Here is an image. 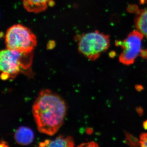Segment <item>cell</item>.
Returning a JSON list of instances; mask_svg holds the SVG:
<instances>
[{"mask_svg": "<svg viewBox=\"0 0 147 147\" xmlns=\"http://www.w3.org/2000/svg\"><path fill=\"white\" fill-rule=\"evenodd\" d=\"M67 107L63 98L48 89L39 92L32 106V114L38 129L53 136L63 124Z\"/></svg>", "mask_w": 147, "mask_h": 147, "instance_id": "cell-1", "label": "cell"}, {"mask_svg": "<svg viewBox=\"0 0 147 147\" xmlns=\"http://www.w3.org/2000/svg\"><path fill=\"white\" fill-rule=\"evenodd\" d=\"M32 53H25L7 49L0 54L1 78L6 80L15 78L30 69L32 62Z\"/></svg>", "mask_w": 147, "mask_h": 147, "instance_id": "cell-2", "label": "cell"}, {"mask_svg": "<svg viewBox=\"0 0 147 147\" xmlns=\"http://www.w3.org/2000/svg\"><path fill=\"white\" fill-rule=\"evenodd\" d=\"M5 40L7 49L22 53H32L37 43L31 30L20 24L13 25L7 30Z\"/></svg>", "mask_w": 147, "mask_h": 147, "instance_id": "cell-3", "label": "cell"}, {"mask_svg": "<svg viewBox=\"0 0 147 147\" xmlns=\"http://www.w3.org/2000/svg\"><path fill=\"white\" fill-rule=\"evenodd\" d=\"M78 40L79 53L92 61L97 59L110 45L109 36L98 31L82 34Z\"/></svg>", "mask_w": 147, "mask_h": 147, "instance_id": "cell-4", "label": "cell"}, {"mask_svg": "<svg viewBox=\"0 0 147 147\" xmlns=\"http://www.w3.org/2000/svg\"><path fill=\"white\" fill-rule=\"evenodd\" d=\"M144 36L137 30L131 32L123 40H117L116 44L120 46L122 52L119 58L120 62L125 65L134 63L136 58L142 53Z\"/></svg>", "mask_w": 147, "mask_h": 147, "instance_id": "cell-5", "label": "cell"}, {"mask_svg": "<svg viewBox=\"0 0 147 147\" xmlns=\"http://www.w3.org/2000/svg\"><path fill=\"white\" fill-rule=\"evenodd\" d=\"M24 8L29 12L39 13L43 12L49 7L54 4L53 0H22Z\"/></svg>", "mask_w": 147, "mask_h": 147, "instance_id": "cell-6", "label": "cell"}, {"mask_svg": "<svg viewBox=\"0 0 147 147\" xmlns=\"http://www.w3.org/2000/svg\"><path fill=\"white\" fill-rule=\"evenodd\" d=\"M14 139L17 144L27 146L31 144L34 139V134L30 128L22 126L17 129L14 135Z\"/></svg>", "mask_w": 147, "mask_h": 147, "instance_id": "cell-7", "label": "cell"}, {"mask_svg": "<svg viewBox=\"0 0 147 147\" xmlns=\"http://www.w3.org/2000/svg\"><path fill=\"white\" fill-rule=\"evenodd\" d=\"M40 146L41 147H74V143L72 137L60 135L53 140L45 141Z\"/></svg>", "mask_w": 147, "mask_h": 147, "instance_id": "cell-8", "label": "cell"}, {"mask_svg": "<svg viewBox=\"0 0 147 147\" xmlns=\"http://www.w3.org/2000/svg\"><path fill=\"white\" fill-rule=\"evenodd\" d=\"M134 23L137 30L147 38V8L139 11Z\"/></svg>", "mask_w": 147, "mask_h": 147, "instance_id": "cell-9", "label": "cell"}, {"mask_svg": "<svg viewBox=\"0 0 147 147\" xmlns=\"http://www.w3.org/2000/svg\"><path fill=\"white\" fill-rule=\"evenodd\" d=\"M139 144L141 147H147V132L141 134Z\"/></svg>", "mask_w": 147, "mask_h": 147, "instance_id": "cell-10", "label": "cell"}, {"mask_svg": "<svg viewBox=\"0 0 147 147\" xmlns=\"http://www.w3.org/2000/svg\"><path fill=\"white\" fill-rule=\"evenodd\" d=\"M77 147H99L97 143L94 142H88L81 144Z\"/></svg>", "mask_w": 147, "mask_h": 147, "instance_id": "cell-11", "label": "cell"}, {"mask_svg": "<svg viewBox=\"0 0 147 147\" xmlns=\"http://www.w3.org/2000/svg\"><path fill=\"white\" fill-rule=\"evenodd\" d=\"M1 147H9L6 142L4 141H2L1 143Z\"/></svg>", "mask_w": 147, "mask_h": 147, "instance_id": "cell-12", "label": "cell"}, {"mask_svg": "<svg viewBox=\"0 0 147 147\" xmlns=\"http://www.w3.org/2000/svg\"><path fill=\"white\" fill-rule=\"evenodd\" d=\"M144 127L146 129H147V121H146L144 122Z\"/></svg>", "mask_w": 147, "mask_h": 147, "instance_id": "cell-13", "label": "cell"}]
</instances>
